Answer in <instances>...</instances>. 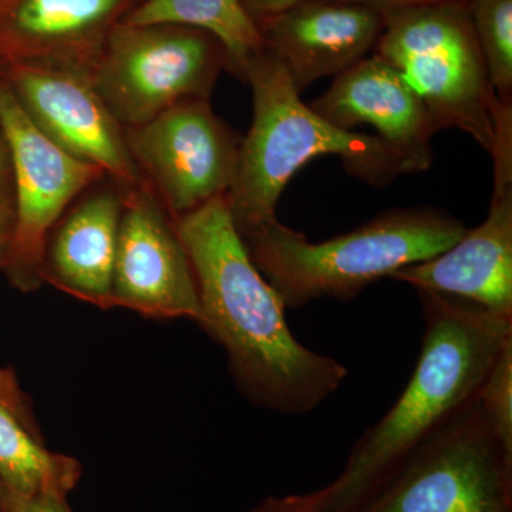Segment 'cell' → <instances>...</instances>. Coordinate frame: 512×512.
Returning <instances> with one entry per match:
<instances>
[{"instance_id":"obj_1","label":"cell","mask_w":512,"mask_h":512,"mask_svg":"<svg viewBox=\"0 0 512 512\" xmlns=\"http://www.w3.org/2000/svg\"><path fill=\"white\" fill-rule=\"evenodd\" d=\"M197 281L195 322L227 352L229 370L255 406L285 416L318 409L348 377V367L293 336L278 293L252 262L227 195L177 218Z\"/></svg>"},{"instance_id":"obj_2","label":"cell","mask_w":512,"mask_h":512,"mask_svg":"<svg viewBox=\"0 0 512 512\" xmlns=\"http://www.w3.org/2000/svg\"><path fill=\"white\" fill-rule=\"evenodd\" d=\"M424 333L403 393L356 441L332 483L320 488L328 512H356L404 460L476 399L488 370L512 338V318L456 296L416 289Z\"/></svg>"},{"instance_id":"obj_3","label":"cell","mask_w":512,"mask_h":512,"mask_svg":"<svg viewBox=\"0 0 512 512\" xmlns=\"http://www.w3.org/2000/svg\"><path fill=\"white\" fill-rule=\"evenodd\" d=\"M242 82L251 86L254 117L242 138L237 180L227 194L239 234L275 220L293 175L320 156L340 157L348 173L373 187L406 174L382 138L335 127L303 103L268 47L249 60Z\"/></svg>"},{"instance_id":"obj_4","label":"cell","mask_w":512,"mask_h":512,"mask_svg":"<svg viewBox=\"0 0 512 512\" xmlns=\"http://www.w3.org/2000/svg\"><path fill=\"white\" fill-rule=\"evenodd\" d=\"M468 231L433 207L394 208L348 232L309 242L278 218L241 234L252 262L286 309L349 302L367 286L447 251Z\"/></svg>"},{"instance_id":"obj_5","label":"cell","mask_w":512,"mask_h":512,"mask_svg":"<svg viewBox=\"0 0 512 512\" xmlns=\"http://www.w3.org/2000/svg\"><path fill=\"white\" fill-rule=\"evenodd\" d=\"M375 55L392 64L439 130L463 131L491 153L505 106L498 100L467 0L382 12Z\"/></svg>"},{"instance_id":"obj_6","label":"cell","mask_w":512,"mask_h":512,"mask_svg":"<svg viewBox=\"0 0 512 512\" xmlns=\"http://www.w3.org/2000/svg\"><path fill=\"white\" fill-rule=\"evenodd\" d=\"M356 512H512V456L478 399L420 444Z\"/></svg>"},{"instance_id":"obj_7","label":"cell","mask_w":512,"mask_h":512,"mask_svg":"<svg viewBox=\"0 0 512 512\" xmlns=\"http://www.w3.org/2000/svg\"><path fill=\"white\" fill-rule=\"evenodd\" d=\"M227 52L217 37L183 25H128L111 33L92 82L123 128L147 123L175 104L210 99Z\"/></svg>"},{"instance_id":"obj_8","label":"cell","mask_w":512,"mask_h":512,"mask_svg":"<svg viewBox=\"0 0 512 512\" xmlns=\"http://www.w3.org/2000/svg\"><path fill=\"white\" fill-rule=\"evenodd\" d=\"M141 177L175 220L227 195L239 170L242 138L210 99L184 100L137 127L124 128Z\"/></svg>"},{"instance_id":"obj_9","label":"cell","mask_w":512,"mask_h":512,"mask_svg":"<svg viewBox=\"0 0 512 512\" xmlns=\"http://www.w3.org/2000/svg\"><path fill=\"white\" fill-rule=\"evenodd\" d=\"M0 133L12 160L16 208L15 235L3 272L10 285L33 292L43 285V247L50 229L86 188L106 174L53 143L22 109L2 72Z\"/></svg>"},{"instance_id":"obj_10","label":"cell","mask_w":512,"mask_h":512,"mask_svg":"<svg viewBox=\"0 0 512 512\" xmlns=\"http://www.w3.org/2000/svg\"><path fill=\"white\" fill-rule=\"evenodd\" d=\"M156 319L197 320V281L177 228L153 188H127L113 275V308Z\"/></svg>"},{"instance_id":"obj_11","label":"cell","mask_w":512,"mask_h":512,"mask_svg":"<svg viewBox=\"0 0 512 512\" xmlns=\"http://www.w3.org/2000/svg\"><path fill=\"white\" fill-rule=\"evenodd\" d=\"M490 154L494 190L483 224L468 229L447 251L406 266L390 279L414 291L456 296L512 318V106L501 113Z\"/></svg>"},{"instance_id":"obj_12","label":"cell","mask_w":512,"mask_h":512,"mask_svg":"<svg viewBox=\"0 0 512 512\" xmlns=\"http://www.w3.org/2000/svg\"><path fill=\"white\" fill-rule=\"evenodd\" d=\"M0 72L33 123L67 154L128 188L143 183L128 153L124 128L90 74L37 64H6Z\"/></svg>"},{"instance_id":"obj_13","label":"cell","mask_w":512,"mask_h":512,"mask_svg":"<svg viewBox=\"0 0 512 512\" xmlns=\"http://www.w3.org/2000/svg\"><path fill=\"white\" fill-rule=\"evenodd\" d=\"M141 0H0V66L37 64L92 76L114 29Z\"/></svg>"},{"instance_id":"obj_14","label":"cell","mask_w":512,"mask_h":512,"mask_svg":"<svg viewBox=\"0 0 512 512\" xmlns=\"http://www.w3.org/2000/svg\"><path fill=\"white\" fill-rule=\"evenodd\" d=\"M309 106L342 130L375 127L406 174L423 173L433 164V137L439 127L400 73L375 53L338 74L328 92Z\"/></svg>"},{"instance_id":"obj_15","label":"cell","mask_w":512,"mask_h":512,"mask_svg":"<svg viewBox=\"0 0 512 512\" xmlns=\"http://www.w3.org/2000/svg\"><path fill=\"white\" fill-rule=\"evenodd\" d=\"M383 26V13L370 6L303 0L259 30L302 94L323 77H336L375 52Z\"/></svg>"},{"instance_id":"obj_16","label":"cell","mask_w":512,"mask_h":512,"mask_svg":"<svg viewBox=\"0 0 512 512\" xmlns=\"http://www.w3.org/2000/svg\"><path fill=\"white\" fill-rule=\"evenodd\" d=\"M127 188L104 175L69 205L46 237L43 284L97 308H113L114 261Z\"/></svg>"},{"instance_id":"obj_17","label":"cell","mask_w":512,"mask_h":512,"mask_svg":"<svg viewBox=\"0 0 512 512\" xmlns=\"http://www.w3.org/2000/svg\"><path fill=\"white\" fill-rule=\"evenodd\" d=\"M80 476L74 458L46 447L15 373L0 369V484L19 494L67 497Z\"/></svg>"},{"instance_id":"obj_18","label":"cell","mask_w":512,"mask_h":512,"mask_svg":"<svg viewBox=\"0 0 512 512\" xmlns=\"http://www.w3.org/2000/svg\"><path fill=\"white\" fill-rule=\"evenodd\" d=\"M128 25H183L217 37L227 52V70L242 80L252 57L265 49L261 30L241 0H141L124 19Z\"/></svg>"},{"instance_id":"obj_19","label":"cell","mask_w":512,"mask_h":512,"mask_svg":"<svg viewBox=\"0 0 512 512\" xmlns=\"http://www.w3.org/2000/svg\"><path fill=\"white\" fill-rule=\"evenodd\" d=\"M468 12L498 100L512 104V0H467Z\"/></svg>"},{"instance_id":"obj_20","label":"cell","mask_w":512,"mask_h":512,"mask_svg":"<svg viewBox=\"0 0 512 512\" xmlns=\"http://www.w3.org/2000/svg\"><path fill=\"white\" fill-rule=\"evenodd\" d=\"M477 399L494 436L512 456V338L495 357Z\"/></svg>"},{"instance_id":"obj_21","label":"cell","mask_w":512,"mask_h":512,"mask_svg":"<svg viewBox=\"0 0 512 512\" xmlns=\"http://www.w3.org/2000/svg\"><path fill=\"white\" fill-rule=\"evenodd\" d=\"M0 512H72V510L66 503V497L19 494L0 484Z\"/></svg>"},{"instance_id":"obj_22","label":"cell","mask_w":512,"mask_h":512,"mask_svg":"<svg viewBox=\"0 0 512 512\" xmlns=\"http://www.w3.org/2000/svg\"><path fill=\"white\" fill-rule=\"evenodd\" d=\"M249 512H328L323 508L319 491L308 494L268 497Z\"/></svg>"},{"instance_id":"obj_23","label":"cell","mask_w":512,"mask_h":512,"mask_svg":"<svg viewBox=\"0 0 512 512\" xmlns=\"http://www.w3.org/2000/svg\"><path fill=\"white\" fill-rule=\"evenodd\" d=\"M301 2L303 0H241L249 18L254 20L258 28Z\"/></svg>"},{"instance_id":"obj_24","label":"cell","mask_w":512,"mask_h":512,"mask_svg":"<svg viewBox=\"0 0 512 512\" xmlns=\"http://www.w3.org/2000/svg\"><path fill=\"white\" fill-rule=\"evenodd\" d=\"M16 208L15 201L0 204V271H5L8 264L13 235H15Z\"/></svg>"},{"instance_id":"obj_25","label":"cell","mask_w":512,"mask_h":512,"mask_svg":"<svg viewBox=\"0 0 512 512\" xmlns=\"http://www.w3.org/2000/svg\"><path fill=\"white\" fill-rule=\"evenodd\" d=\"M10 201H15L12 160H10L8 143L0 133V204Z\"/></svg>"},{"instance_id":"obj_26","label":"cell","mask_w":512,"mask_h":512,"mask_svg":"<svg viewBox=\"0 0 512 512\" xmlns=\"http://www.w3.org/2000/svg\"><path fill=\"white\" fill-rule=\"evenodd\" d=\"M332 2H352L370 6L379 12L410 8V6L429 5V3L451 2V0H332Z\"/></svg>"}]
</instances>
